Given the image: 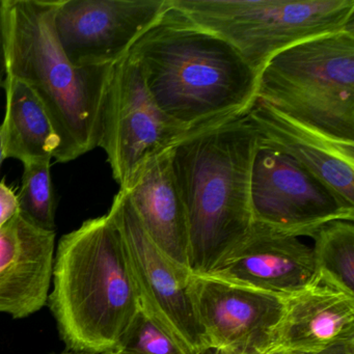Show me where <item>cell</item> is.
<instances>
[{
  "label": "cell",
  "mask_w": 354,
  "mask_h": 354,
  "mask_svg": "<svg viewBox=\"0 0 354 354\" xmlns=\"http://www.w3.org/2000/svg\"><path fill=\"white\" fill-rule=\"evenodd\" d=\"M128 55L155 104L188 133L243 117L258 101L254 69L171 0Z\"/></svg>",
  "instance_id": "cell-1"
},
{
  "label": "cell",
  "mask_w": 354,
  "mask_h": 354,
  "mask_svg": "<svg viewBox=\"0 0 354 354\" xmlns=\"http://www.w3.org/2000/svg\"><path fill=\"white\" fill-rule=\"evenodd\" d=\"M245 115L190 132L173 147L192 274L210 272L252 225L250 186L259 142Z\"/></svg>",
  "instance_id": "cell-2"
},
{
  "label": "cell",
  "mask_w": 354,
  "mask_h": 354,
  "mask_svg": "<svg viewBox=\"0 0 354 354\" xmlns=\"http://www.w3.org/2000/svg\"><path fill=\"white\" fill-rule=\"evenodd\" d=\"M57 0H3L6 76L30 86L59 138L55 159L70 162L98 148L113 66L78 67L55 28Z\"/></svg>",
  "instance_id": "cell-3"
},
{
  "label": "cell",
  "mask_w": 354,
  "mask_h": 354,
  "mask_svg": "<svg viewBox=\"0 0 354 354\" xmlns=\"http://www.w3.org/2000/svg\"><path fill=\"white\" fill-rule=\"evenodd\" d=\"M49 308L67 350L115 351L140 310L123 238L109 214L59 240Z\"/></svg>",
  "instance_id": "cell-4"
},
{
  "label": "cell",
  "mask_w": 354,
  "mask_h": 354,
  "mask_svg": "<svg viewBox=\"0 0 354 354\" xmlns=\"http://www.w3.org/2000/svg\"><path fill=\"white\" fill-rule=\"evenodd\" d=\"M257 99L329 138L354 142V30L277 53L258 74Z\"/></svg>",
  "instance_id": "cell-5"
},
{
  "label": "cell",
  "mask_w": 354,
  "mask_h": 354,
  "mask_svg": "<svg viewBox=\"0 0 354 354\" xmlns=\"http://www.w3.org/2000/svg\"><path fill=\"white\" fill-rule=\"evenodd\" d=\"M227 41L257 74L277 53L317 37L354 30V0H171Z\"/></svg>",
  "instance_id": "cell-6"
},
{
  "label": "cell",
  "mask_w": 354,
  "mask_h": 354,
  "mask_svg": "<svg viewBox=\"0 0 354 354\" xmlns=\"http://www.w3.org/2000/svg\"><path fill=\"white\" fill-rule=\"evenodd\" d=\"M252 223L310 237L333 221H354V206L293 159L258 147L250 186Z\"/></svg>",
  "instance_id": "cell-7"
},
{
  "label": "cell",
  "mask_w": 354,
  "mask_h": 354,
  "mask_svg": "<svg viewBox=\"0 0 354 354\" xmlns=\"http://www.w3.org/2000/svg\"><path fill=\"white\" fill-rule=\"evenodd\" d=\"M107 214L123 238L142 310L188 354L206 350L188 294L189 271L149 237L125 192H118Z\"/></svg>",
  "instance_id": "cell-8"
},
{
  "label": "cell",
  "mask_w": 354,
  "mask_h": 354,
  "mask_svg": "<svg viewBox=\"0 0 354 354\" xmlns=\"http://www.w3.org/2000/svg\"><path fill=\"white\" fill-rule=\"evenodd\" d=\"M187 134L155 104L131 55L113 66L99 147L106 153L120 187L142 161L171 148Z\"/></svg>",
  "instance_id": "cell-9"
},
{
  "label": "cell",
  "mask_w": 354,
  "mask_h": 354,
  "mask_svg": "<svg viewBox=\"0 0 354 354\" xmlns=\"http://www.w3.org/2000/svg\"><path fill=\"white\" fill-rule=\"evenodd\" d=\"M188 294L206 349L241 354L269 352L285 296L210 274H192Z\"/></svg>",
  "instance_id": "cell-10"
},
{
  "label": "cell",
  "mask_w": 354,
  "mask_h": 354,
  "mask_svg": "<svg viewBox=\"0 0 354 354\" xmlns=\"http://www.w3.org/2000/svg\"><path fill=\"white\" fill-rule=\"evenodd\" d=\"M169 0H57L55 28L78 67L113 66L167 9Z\"/></svg>",
  "instance_id": "cell-11"
},
{
  "label": "cell",
  "mask_w": 354,
  "mask_h": 354,
  "mask_svg": "<svg viewBox=\"0 0 354 354\" xmlns=\"http://www.w3.org/2000/svg\"><path fill=\"white\" fill-rule=\"evenodd\" d=\"M207 274L285 297L318 279L312 248L254 223Z\"/></svg>",
  "instance_id": "cell-12"
},
{
  "label": "cell",
  "mask_w": 354,
  "mask_h": 354,
  "mask_svg": "<svg viewBox=\"0 0 354 354\" xmlns=\"http://www.w3.org/2000/svg\"><path fill=\"white\" fill-rule=\"evenodd\" d=\"M55 250V231L20 212L0 227V313L24 319L46 306Z\"/></svg>",
  "instance_id": "cell-13"
},
{
  "label": "cell",
  "mask_w": 354,
  "mask_h": 354,
  "mask_svg": "<svg viewBox=\"0 0 354 354\" xmlns=\"http://www.w3.org/2000/svg\"><path fill=\"white\" fill-rule=\"evenodd\" d=\"M245 117L259 146L293 159L354 206V142L329 138L260 101Z\"/></svg>",
  "instance_id": "cell-14"
},
{
  "label": "cell",
  "mask_w": 354,
  "mask_h": 354,
  "mask_svg": "<svg viewBox=\"0 0 354 354\" xmlns=\"http://www.w3.org/2000/svg\"><path fill=\"white\" fill-rule=\"evenodd\" d=\"M354 335V295L320 279L287 296L269 352L312 354Z\"/></svg>",
  "instance_id": "cell-15"
},
{
  "label": "cell",
  "mask_w": 354,
  "mask_h": 354,
  "mask_svg": "<svg viewBox=\"0 0 354 354\" xmlns=\"http://www.w3.org/2000/svg\"><path fill=\"white\" fill-rule=\"evenodd\" d=\"M173 147L142 161L120 190L159 250L190 272L187 221L171 167Z\"/></svg>",
  "instance_id": "cell-16"
},
{
  "label": "cell",
  "mask_w": 354,
  "mask_h": 354,
  "mask_svg": "<svg viewBox=\"0 0 354 354\" xmlns=\"http://www.w3.org/2000/svg\"><path fill=\"white\" fill-rule=\"evenodd\" d=\"M6 115L1 124L6 159L24 165L55 158L59 142L53 122L34 91L6 76Z\"/></svg>",
  "instance_id": "cell-17"
},
{
  "label": "cell",
  "mask_w": 354,
  "mask_h": 354,
  "mask_svg": "<svg viewBox=\"0 0 354 354\" xmlns=\"http://www.w3.org/2000/svg\"><path fill=\"white\" fill-rule=\"evenodd\" d=\"M314 239L318 277L327 285L354 295L353 221H333L319 227Z\"/></svg>",
  "instance_id": "cell-18"
},
{
  "label": "cell",
  "mask_w": 354,
  "mask_h": 354,
  "mask_svg": "<svg viewBox=\"0 0 354 354\" xmlns=\"http://www.w3.org/2000/svg\"><path fill=\"white\" fill-rule=\"evenodd\" d=\"M51 161L24 165L21 188L17 194L19 212L45 231H55V196Z\"/></svg>",
  "instance_id": "cell-19"
},
{
  "label": "cell",
  "mask_w": 354,
  "mask_h": 354,
  "mask_svg": "<svg viewBox=\"0 0 354 354\" xmlns=\"http://www.w3.org/2000/svg\"><path fill=\"white\" fill-rule=\"evenodd\" d=\"M115 351L122 354H188L142 308Z\"/></svg>",
  "instance_id": "cell-20"
},
{
  "label": "cell",
  "mask_w": 354,
  "mask_h": 354,
  "mask_svg": "<svg viewBox=\"0 0 354 354\" xmlns=\"http://www.w3.org/2000/svg\"><path fill=\"white\" fill-rule=\"evenodd\" d=\"M19 213L17 194L5 181L0 182V227Z\"/></svg>",
  "instance_id": "cell-21"
},
{
  "label": "cell",
  "mask_w": 354,
  "mask_h": 354,
  "mask_svg": "<svg viewBox=\"0 0 354 354\" xmlns=\"http://www.w3.org/2000/svg\"><path fill=\"white\" fill-rule=\"evenodd\" d=\"M312 354H354V335L339 339L329 347Z\"/></svg>",
  "instance_id": "cell-22"
},
{
  "label": "cell",
  "mask_w": 354,
  "mask_h": 354,
  "mask_svg": "<svg viewBox=\"0 0 354 354\" xmlns=\"http://www.w3.org/2000/svg\"><path fill=\"white\" fill-rule=\"evenodd\" d=\"M6 80L5 44H3V0H0V88Z\"/></svg>",
  "instance_id": "cell-23"
},
{
  "label": "cell",
  "mask_w": 354,
  "mask_h": 354,
  "mask_svg": "<svg viewBox=\"0 0 354 354\" xmlns=\"http://www.w3.org/2000/svg\"><path fill=\"white\" fill-rule=\"evenodd\" d=\"M200 354H241V353H233V352L223 351V350H215V349H206L204 351L201 352ZM264 354H290L286 353V352L281 351H271L267 352Z\"/></svg>",
  "instance_id": "cell-24"
},
{
  "label": "cell",
  "mask_w": 354,
  "mask_h": 354,
  "mask_svg": "<svg viewBox=\"0 0 354 354\" xmlns=\"http://www.w3.org/2000/svg\"><path fill=\"white\" fill-rule=\"evenodd\" d=\"M5 151H3V131H1V126H0V169H1V165H3V160H5Z\"/></svg>",
  "instance_id": "cell-25"
},
{
  "label": "cell",
  "mask_w": 354,
  "mask_h": 354,
  "mask_svg": "<svg viewBox=\"0 0 354 354\" xmlns=\"http://www.w3.org/2000/svg\"><path fill=\"white\" fill-rule=\"evenodd\" d=\"M53 354H122L118 351H106V352H99V353H84V352H74L70 351V350L66 349L65 351L61 352V353H53Z\"/></svg>",
  "instance_id": "cell-26"
}]
</instances>
